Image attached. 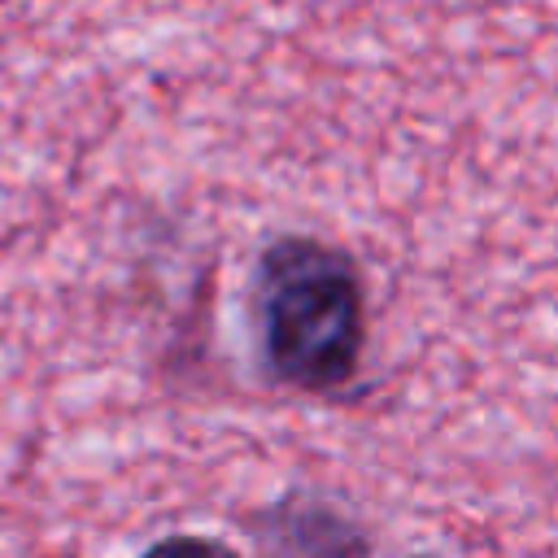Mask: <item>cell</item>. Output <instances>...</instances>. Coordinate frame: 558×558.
Here are the masks:
<instances>
[{
	"mask_svg": "<svg viewBox=\"0 0 558 558\" xmlns=\"http://www.w3.org/2000/svg\"><path fill=\"white\" fill-rule=\"evenodd\" d=\"M266 362L296 388H336L362 353V288L353 262L318 240H279L257 275Z\"/></svg>",
	"mask_w": 558,
	"mask_h": 558,
	"instance_id": "obj_1",
	"label": "cell"
},
{
	"mask_svg": "<svg viewBox=\"0 0 558 558\" xmlns=\"http://www.w3.org/2000/svg\"><path fill=\"white\" fill-rule=\"evenodd\" d=\"M144 558H235V554L205 536H166V541L148 545Z\"/></svg>",
	"mask_w": 558,
	"mask_h": 558,
	"instance_id": "obj_2",
	"label": "cell"
}]
</instances>
